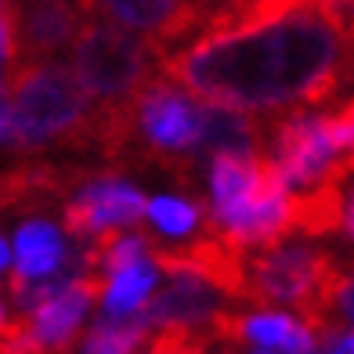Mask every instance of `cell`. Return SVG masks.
Returning a JSON list of instances; mask_svg holds the SVG:
<instances>
[{
  "label": "cell",
  "mask_w": 354,
  "mask_h": 354,
  "mask_svg": "<svg viewBox=\"0 0 354 354\" xmlns=\"http://www.w3.org/2000/svg\"><path fill=\"white\" fill-rule=\"evenodd\" d=\"M181 91L206 105L286 112L333 102L351 80V8L300 0L196 33L156 58Z\"/></svg>",
  "instance_id": "1"
},
{
  "label": "cell",
  "mask_w": 354,
  "mask_h": 354,
  "mask_svg": "<svg viewBox=\"0 0 354 354\" xmlns=\"http://www.w3.org/2000/svg\"><path fill=\"white\" fill-rule=\"evenodd\" d=\"M11 152L37 156L47 149H91L94 105L73 69L58 58L11 62Z\"/></svg>",
  "instance_id": "2"
},
{
  "label": "cell",
  "mask_w": 354,
  "mask_h": 354,
  "mask_svg": "<svg viewBox=\"0 0 354 354\" xmlns=\"http://www.w3.org/2000/svg\"><path fill=\"white\" fill-rule=\"evenodd\" d=\"M199 131L203 102L156 66L127 109V145L120 167H159L181 185H192V174L199 170Z\"/></svg>",
  "instance_id": "3"
},
{
  "label": "cell",
  "mask_w": 354,
  "mask_h": 354,
  "mask_svg": "<svg viewBox=\"0 0 354 354\" xmlns=\"http://www.w3.org/2000/svg\"><path fill=\"white\" fill-rule=\"evenodd\" d=\"M73 76L91 98L94 116L120 112L156 69V55L145 37L105 11H94L73 40Z\"/></svg>",
  "instance_id": "4"
},
{
  "label": "cell",
  "mask_w": 354,
  "mask_h": 354,
  "mask_svg": "<svg viewBox=\"0 0 354 354\" xmlns=\"http://www.w3.org/2000/svg\"><path fill=\"white\" fill-rule=\"evenodd\" d=\"M268 149L289 188L347 181L351 174V152L333 149L322 131V116H315V112H289V116L271 120Z\"/></svg>",
  "instance_id": "5"
},
{
  "label": "cell",
  "mask_w": 354,
  "mask_h": 354,
  "mask_svg": "<svg viewBox=\"0 0 354 354\" xmlns=\"http://www.w3.org/2000/svg\"><path fill=\"white\" fill-rule=\"evenodd\" d=\"M102 0H15V62L62 58Z\"/></svg>",
  "instance_id": "6"
},
{
  "label": "cell",
  "mask_w": 354,
  "mask_h": 354,
  "mask_svg": "<svg viewBox=\"0 0 354 354\" xmlns=\"http://www.w3.org/2000/svg\"><path fill=\"white\" fill-rule=\"evenodd\" d=\"M145 217V196L131 185L116 177L112 170L91 174L84 185H80V196L66 203L62 221H66V232L76 243H87V239L102 235V232H120V228H134Z\"/></svg>",
  "instance_id": "7"
},
{
  "label": "cell",
  "mask_w": 354,
  "mask_h": 354,
  "mask_svg": "<svg viewBox=\"0 0 354 354\" xmlns=\"http://www.w3.org/2000/svg\"><path fill=\"white\" fill-rule=\"evenodd\" d=\"M102 289H105L102 271H80V275H73L55 297H47L37 308L26 311L29 315L26 318L29 336L47 354H69L76 336H80V326H84V318L91 311V304L102 300Z\"/></svg>",
  "instance_id": "8"
},
{
  "label": "cell",
  "mask_w": 354,
  "mask_h": 354,
  "mask_svg": "<svg viewBox=\"0 0 354 354\" xmlns=\"http://www.w3.org/2000/svg\"><path fill=\"white\" fill-rule=\"evenodd\" d=\"M149 253H152V264L159 271L196 275L203 282L217 286L224 297H235V300H243V293H246V250L224 243L217 232L206 239H196L188 246H174V250L149 243Z\"/></svg>",
  "instance_id": "9"
},
{
  "label": "cell",
  "mask_w": 354,
  "mask_h": 354,
  "mask_svg": "<svg viewBox=\"0 0 354 354\" xmlns=\"http://www.w3.org/2000/svg\"><path fill=\"white\" fill-rule=\"evenodd\" d=\"M94 170L87 167H58V163H19L0 174V217L44 214L66 203L69 192L80 188Z\"/></svg>",
  "instance_id": "10"
},
{
  "label": "cell",
  "mask_w": 354,
  "mask_h": 354,
  "mask_svg": "<svg viewBox=\"0 0 354 354\" xmlns=\"http://www.w3.org/2000/svg\"><path fill=\"white\" fill-rule=\"evenodd\" d=\"M102 11L134 33L149 37L156 58L177 51L196 33H203V19L188 0H102Z\"/></svg>",
  "instance_id": "11"
},
{
  "label": "cell",
  "mask_w": 354,
  "mask_h": 354,
  "mask_svg": "<svg viewBox=\"0 0 354 354\" xmlns=\"http://www.w3.org/2000/svg\"><path fill=\"white\" fill-rule=\"evenodd\" d=\"M141 315L149 322V329L177 326V329L199 333L214 344V326L224 315V293L217 286L196 279V275H174V282L149 304V308H141Z\"/></svg>",
  "instance_id": "12"
},
{
  "label": "cell",
  "mask_w": 354,
  "mask_h": 354,
  "mask_svg": "<svg viewBox=\"0 0 354 354\" xmlns=\"http://www.w3.org/2000/svg\"><path fill=\"white\" fill-rule=\"evenodd\" d=\"M58 271H87L84 246H66V239L47 221H26L15 235V275L19 279H51Z\"/></svg>",
  "instance_id": "13"
},
{
  "label": "cell",
  "mask_w": 354,
  "mask_h": 354,
  "mask_svg": "<svg viewBox=\"0 0 354 354\" xmlns=\"http://www.w3.org/2000/svg\"><path fill=\"white\" fill-rule=\"evenodd\" d=\"M289 232L297 235H347L351 239V196L347 181H322L289 196Z\"/></svg>",
  "instance_id": "14"
},
{
  "label": "cell",
  "mask_w": 354,
  "mask_h": 354,
  "mask_svg": "<svg viewBox=\"0 0 354 354\" xmlns=\"http://www.w3.org/2000/svg\"><path fill=\"white\" fill-rule=\"evenodd\" d=\"M261 145H264V127L250 112L203 102V131L196 145L199 163L203 156H214V152H261Z\"/></svg>",
  "instance_id": "15"
},
{
  "label": "cell",
  "mask_w": 354,
  "mask_h": 354,
  "mask_svg": "<svg viewBox=\"0 0 354 354\" xmlns=\"http://www.w3.org/2000/svg\"><path fill=\"white\" fill-rule=\"evenodd\" d=\"M156 264L138 257V261L123 264L120 271H112L105 279V289H102V300H105V315H131V311H141L149 293L156 289Z\"/></svg>",
  "instance_id": "16"
},
{
  "label": "cell",
  "mask_w": 354,
  "mask_h": 354,
  "mask_svg": "<svg viewBox=\"0 0 354 354\" xmlns=\"http://www.w3.org/2000/svg\"><path fill=\"white\" fill-rule=\"evenodd\" d=\"M145 336H149V322L141 311L131 315H105L98 326H94L76 354H131Z\"/></svg>",
  "instance_id": "17"
},
{
  "label": "cell",
  "mask_w": 354,
  "mask_h": 354,
  "mask_svg": "<svg viewBox=\"0 0 354 354\" xmlns=\"http://www.w3.org/2000/svg\"><path fill=\"white\" fill-rule=\"evenodd\" d=\"M145 214L156 224L163 235H192L203 221V206L199 203H188V199H174V196H163V199H152L145 203Z\"/></svg>",
  "instance_id": "18"
},
{
  "label": "cell",
  "mask_w": 354,
  "mask_h": 354,
  "mask_svg": "<svg viewBox=\"0 0 354 354\" xmlns=\"http://www.w3.org/2000/svg\"><path fill=\"white\" fill-rule=\"evenodd\" d=\"M15 62V0H0V66Z\"/></svg>",
  "instance_id": "19"
},
{
  "label": "cell",
  "mask_w": 354,
  "mask_h": 354,
  "mask_svg": "<svg viewBox=\"0 0 354 354\" xmlns=\"http://www.w3.org/2000/svg\"><path fill=\"white\" fill-rule=\"evenodd\" d=\"M192 8H196V15L203 19V29L206 26H214V22H221L224 15H228L232 8H239L243 0H188Z\"/></svg>",
  "instance_id": "20"
},
{
  "label": "cell",
  "mask_w": 354,
  "mask_h": 354,
  "mask_svg": "<svg viewBox=\"0 0 354 354\" xmlns=\"http://www.w3.org/2000/svg\"><path fill=\"white\" fill-rule=\"evenodd\" d=\"M11 145V98H8V84L0 80V149Z\"/></svg>",
  "instance_id": "21"
},
{
  "label": "cell",
  "mask_w": 354,
  "mask_h": 354,
  "mask_svg": "<svg viewBox=\"0 0 354 354\" xmlns=\"http://www.w3.org/2000/svg\"><path fill=\"white\" fill-rule=\"evenodd\" d=\"M4 268H8V243L0 239V271H4Z\"/></svg>",
  "instance_id": "22"
},
{
  "label": "cell",
  "mask_w": 354,
  "mask_h": 354,
  "mask_svg": "<svg viewBox=\"0 0 354 354\" xmlns=\"http://www.w3.org/2000/svg\"><path fill=\"white\" fill-rule=\"evenodd\" d=\"M333 4H344V8H351V0H333Z\"/></svg>",
  "instance_id": "23"
},
{
  "label": "cell",
  "mask_w": 354,
  "mask_h": 354,
  "mask_svg": "<svg viewBox=\"0 0 354 354\" xmlns=\"http://www.w3.org/2000/svg\"><path fill=\"white\" fill-rule=\"evenodd\" d=\"M0 326H4V308H0Z\"/></svg>",
  "instance_id": "24"
},
{
  "label": "cell",
  "mask_w": 354,
  "mask_h": 354,
  "mask_svg": "<svg viewBox=\"0 0 354 354\" xmlns=\"http://www.w3.org/2000/svg\"><path fill=\"white\" fill-rule=\"evenodd\" d=\"M149 354H163V351H159V347H152V351H149Z\"/></svg>",
  "instance_id": "25"
},
{
  "label": "cell",
  "mask_w": 354,
  "mask_h": 354,
  "mask_svg": "<svg viewBox=\"0 0 354 354\" xmlns=\"http://www.w3.org/2000/svg\"><path fill=\"white\" fill-rule=\"evenodd\" d=\"M261 354H271V351H261Z\"/></svg>",
  "instance_id": "26"
}]
</instances>
